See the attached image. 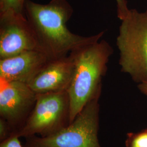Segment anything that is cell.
Returning <instances> with one entry per match:
<instances>
[{
    "label": "cell",
    "instance_id": "7",
    "mask_svg": "<svg viewBox=\"0 0 147 147\" xmlns=\"http://www.w3.org/2000/svg\"><path fill=\"white\" fill-rule=\"evenodd\" d=\"M32 50L40 51L25 14H0V59Z\"/></svg>",
    "mask_w": 147,
    "mask_h": 147
},
{
    "label": "cell",
    "instance_id": "4",
    "mask_svg": "<svg viewBox=\"0 0 147 147\" xmlns=\"http://www.w3.org/2000/svg\"><path fill=\"white\" fill-rule=\"evenodd\" d=\"M101 94L89 101L68 125L48 136L26 138L24 147H101L98 138Z\"/></svg>",
    "mask_w": 147,
    "mask_h": 147
},
{
    "label": "cell",
    "instance_id": "1",
    "mask_svg": "<svg viewBox=\"0 0 147 147\" xmlns=\"http://www.w3.org/2000/svg\"><path fill=\"white\" fill-rule=\"evenodd\" d=\"M24 13L40 50L49 60L66 57L80 47L100 40L105 33L84 37L70 31L67 23L73 9L67 0H51L46 5L26 0Z\"/></svg>",
    "mask_w": 147,
    "mask_h": 147
},
{
    "label": "cell",
    "instance_id": "6",
    "mask_svg": "<svg viewBox=\"0 0 147 147\" xmlns=\"http://www.w3.org/2000/svg\"><path fill=\"white\" fill-rule=\"evenodd\" d=\"M36 99L37 94L27 84L0 79V118L11 126L13 135L24 126Z\"/></svg>",
    "mask_w": 147,
    "mask_h": 147
},
{
    "label": "cell",
    "instance_id": "12",
    "mask_svg": "<svg viewBox=\"0 0 147 147\" xmlns=\"http://www.w3.org/2000/svg\"><path fill=\"white\" fill-rule=\"evenodd\" d=\"M13 131L8 123L0 118V142H2L13 135Z\"/></svg>",
    "mask_w": 147,
    "mask_h": 147
},
{
    "label": "cell",
    "instance_id": "8",
    "mask_svg": "<svg viewBox=\"0 0 147 147\" xmlns=\"http://www.w3.org/2000/svg\"><path fill=\"white\" fill-rule=\"evenodd\" d=\"M74 73L71 55L49 60L42 69L27 84L37 94L67 91Z\"/></svg>",
    "mask_w": 147,
    "mask_h": 147
},
{
    "label": "cell",
    "instance_id": "13",
    "mask_svg": "<svg viewBox=\"0 0 147 147\" xmlns=\"http://www.w3.org/2000/svg\"><path fill=\"white\" fill-rule=\"evenodd\" d=\"M0 147H24L21 144L19 137L13 135L2 142H0Z\"/></svg>",
    "mask_w": 147,
    "mask_h": 147
},
{
    "label": "cell",
    "instance_id": "14",
    "mask_svg": "<svg viewBox=\"0 0 147 147\" xmlns=\"http://www.w3.org/2000/svg\"><path fill=\"white\" fill-rule=\"evenodd\" d=\"M117 3V13H120L126 11L127 8L125 0H116Z\"/></svg>",
    "mask_w": 147,
    "mask_h": 147
},
{
    "label": "cell",
    "instance_id": "15",
    "mask_svg": "<svg viewBox=\"0 0 147 147\" xmlns=\"http://www.w3.org/2000/svg\"><path fill=\"white\" fill-rule=\"evenodd\" d=\"M137 87L143 94L147 96V81L138 84Z\"/></svg>",
    "mask_w": 147,
    "mask_h": 147
},
{
    "label": "cell",
    "instance_id": "10",
    "mask_svg": "<svg viewBox=\"0 0 147 147\" xmlns=\"http://www.w3.org/2000/svg\"><path fill=\"white\" fill-rule=\"evenodd\" d=\"M26 1V0H0V14H25Z\"/></svg>",
    "mask_w": 147,
    "mask_h": 147
},
{
    "label": "cell",
    "instance_id": "9",
    "mask_svg": "<svg viewBox=\"0 0 147 147\" xmlns=\"http://www.w3.org/2000/svg\"><path fill=\"white\" fill-rule=\"evenodd\" d=\"M47 56L32 50L0 59V79L28 84L47 63Z\"/></svg>",
    "mask_w": 147,
    "mask_h": 147
},
{
    "label": "cell",
    "instance_id": "5",
    "mask_svg": "<svg viewBox=\"0 0 147 147\" xmlns=\"http://www.w3.org/2000/svg\"><path fill=\"white\" fill-rule=\"evenodd\" d=\"M69 116L67 91L38 94L34 107L25 124L14 135L26 138L36 135H51L68 125Z\"/></svg>",
    "mask_w": 147,
    "mask_h": 147
},
{
    "label": "cell",
    "instance_id": "11",
    "mask_svg": "<svg viewBox=\"0 0 147 147\" xmlns=\"http://www.w3.org/2000/svg\"><path fill=\"white\" fill-rule=\"evenodd\" d=\"M126 147H147V128L138 132H129L125 141Z\"/></svg>",
    "mask_w": 147,
    "mask_h": 147
},
{
    "label": "cell",
    "instance_id": "2",
    "mask_svg": "<svg viewBox=\"0 0 147 147\" xmlns=\"http://www.w3.org/2000/svg\"><path fill=\"white\" fill-rule=\"evenodd\" d=\"M113 49L105 40L92 42L74 50L70 55L74 73L67 92L70 100L69 124L96 95L101 93L102 80Z\"/></svg>",
    "mask_w": 147,
    "mask_h": 147
},
{
    "label": "cell",
    "instance_id": "3",
    "mask_svg": "<svg viewBox=\"0 0 147 147\" xmlns=\"http://www.w3.org/2000/svg\"><path fill=\"white\" fill-rule=\"evenodd\" d=\"M119 19V64L123 73L139 84L147 81V11L129 9Z\"/></svg>",
    "mask_w": 147,
    "mask_h": 147
}]
</instances>
